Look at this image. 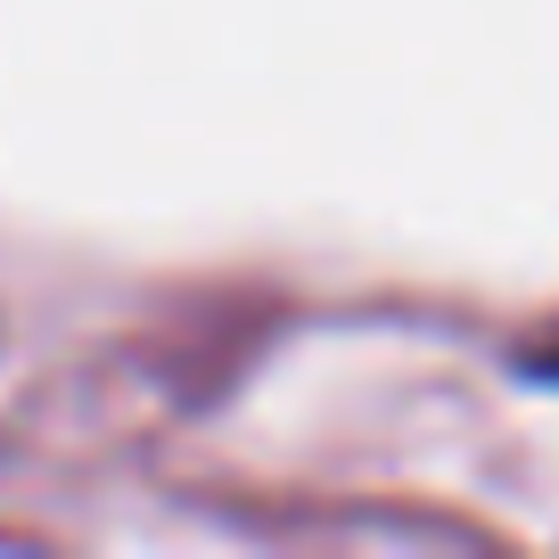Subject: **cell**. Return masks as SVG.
I'll return each mask as SVG.
<instances>
[]
</instances>
